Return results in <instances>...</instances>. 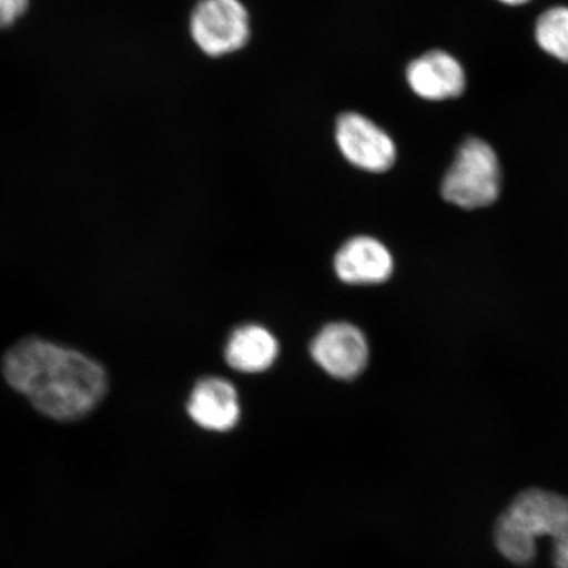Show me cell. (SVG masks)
Wrapping results in <instances>:
<instances>
[{
	"label": "cell",
	"instance_id": "obj_1",
	"mask_svg": "<svg viewBox=\"0 0 568 568\" xmlns=\"http://www.w3.org/2000/svg\"><path fill=\"white\" fill-rule=\"evenodd\" d=\"M9 385L40 414L55 422H78L94 412L110 388L98 361L40 337H27L4 354Z\"/></svg>",
	"mask_w": 568,
	"mask_h": 568
},
{
	"label": "cell",
	"instance_id": "obj_2",
	"mask_svg": "<svg viewBox=\"0 0 568 568\" xmlns=\"http://www.w3.org/2000/svg\"><path fill=\"white\" fill-rule=\"evenodd\" d=\"M549 537L554 548L568 546V497L531 488L515 497L497 520L495 542L501 556L517 566L537 557V541Z\"/></svg>",
	"mask_w": 568,
	"mask_h": 568
},
{
	"label": "cell",
	"instance_id": "obj_3",
	"mask_svg": "<svg viewBox=\"0 0 568 568\" xmlns=\"http://www.w3.org/2000/svg\"><path fill=\"white\" fill-rule=\"evenodd\" d=\"M500 180L493 148L479 139H468L445 176L443 195L462 209L486 207L499 195Z\"/></svg>",
	"mask_w": 568,
	"mask_h": 568
},
{
	"label": "cell",
	"instance_id": "obj_4",
	"mask_svg": "<svg viewBox=\"0 0 568 568\" xmlns=\"http://www.w3.org/2000/svg\"><path fill=\"white\" fill-rule=\"evenodd\" d=\"M190 31L205 54L222 57L246 45L251 26L240 0H199L191 13Z\"/></svg>",
	"mask_w": 568,
	"mask_h": 568
},
{
	"label": "cell",
	"instance_id": "obj_5",
	"mask_svg": "<svg viewBox=\"0 0 568 568\" xmlns=\"http://www.w3.org/2000/svg\"><path fill=\"white\" fill-rule=\"evenodd\" d=\"M312 359L339 381H353L366 371L371 349L364 332L349 323L326 324L312 339Z\"/></svg>",
	"mask_w": 568,
	"mask_h": 568
},
{
	"label": "cell",
	"instance_id": "obj_6",
	"mask_svg": "<svg viewBox=\"0 0 568 568\" xmlns=\"http://www.w3.org/2000/svg\"><path fill=\"white\" fill-rule=\"evenodd\" d=\"M336 142L346 161L368 173H385L396 161L393 139L361 113L347 112L338 118Z\"/></svg>",
	"mask_w": 568,
	"mask_h": 568
},
{
	"label": "cell",
	"instance_id": "obj_7",
	"mask_svg": "<svg viewBox=\"0 0 568 568\" xmlns=\"http://www.w3.org/2000/svg\"><path fill=\"white\" fill-rule=\"evenodd\" d=\"M186 409L191 420L209 432H230L241 418L236 388L231 382L217 376H207L196 382Z\"/></svg>",
	"mask_w": 568,
	"mask_h": 568
},
{
	"label": "cell",
	"instance_id": "obj_8",
	"mask_svg": "<svg viewBox=\"0 0 568 568\" xmlns=\"http://www.w3.org/2000/svg\"><path fill=\"white\" fill-rule=\"evenodd\" d=\"M333 267L337 278L346 284H381L393 275L394 258L379 240L357 236L338 248Z\"/></svg>",
	"mask_w": 568,
	"mask_h": 568
},
{
	"label": "cell",
	"instance_id": "obj_9",
	"mask_svg": "<svg viewBox=\"0 0 568 568\" xmlns=\"http://www.w3.org/2000/svg\"><path fill=\"white\" fill-rule=\"evenodd\" d=\"M407 81L415 94L426 101H445L465 90V73L459 62L442 51L428 52L409 63Z\"/></svg>",
	"mask_w": 568,
	"mask_h": 568
},
{
	"label": "cell",
	"instance_id": "obj_10",
	"mask_svg": "<svg viewBox=\"0 0 568 568\" xmlns=\"http://www.w3.org/2000/svg\"><path fill=\"white\" fill-rule=\"evenodd\" d=\"M280 344L272 332L257 324L234 329L225 345L226 364L239 373L260 374L268 371L278 357Z\"/></svg>",
	"mask_w": 568,
	"mask_h": 568
},
{
	"label": "cell",
	"instance_id": "obj_11",
	"mask_svg": "<svg viewBox=\"0 0 568 568\" xmlns=\"http://www.w3.org/2000/svg\"><path fill=\"white\" fill-rule=\"evenodd\" d=\"M536 39L546 53L568 62V9L546 11L537 21Z\"/></svg>",
	"mask_w": 568,
	"mask_h": 568
},
{
	"label": "cell",
	"instance_id": "obj_12",
	"mask_svg": "<svg viewBox=\"0 0 568 568\" xmlns=\"http://www.w3.org/2000/svg\"><path fill=\"white\" fill-rule=\"evenodd\" d=\"M31 0H0V30H6L24 17Z\"/></svg>",
	"mask_w": 568,
	"mask_h": 568
},
{
	"label": "cell",
	"instance_id": "obj_13",
	"mask_svg": "<svg viewBox=\"0 0 568 568\" xmlns=\"http://www.w3.org/2000/svg\"><path fill=\"white\" fill-rule=\"evenodd\" d=\"M552 564L556 568H568V546L552 549Z\"/></svg>",
	"mask_w": 568,
	"mask_h": 568
},
{
	"label": "cell",
	"instance_id": "obj_14",
	"mask_svg": "<svg viewBox=\"0 0 568 568\" xmlns=\"http://www.w3.org/2000/svg\"><path fill=\"white\" fill-rule=\"evenodd\" d=\"M500 2L509 6H518L529 2V0H500Z\"/></svg>",
	"mask_w": 568,
	"mask_h": 568
}]
</instances>
